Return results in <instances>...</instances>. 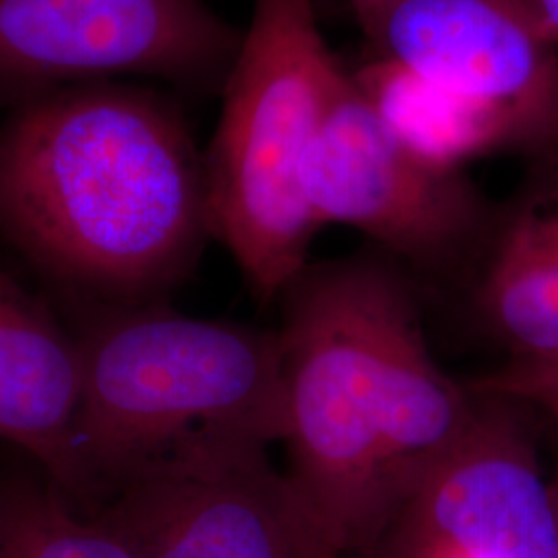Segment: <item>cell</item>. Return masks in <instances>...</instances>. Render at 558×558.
Instances as JSON below:
<instances>
[{
	"label": "cell",
	"mask_w": 558,
	"mask_h": 558,
	"mask_svg": "<svg viewBox=\"0 0 558 558\" xmlns=\"http://www.w3.org/2000/svg\"><path fill=\"white\" fill-rule=\"evenodd\" d=\"M73 458L81 511L147 480L283 440L278 329L119 306L77 339Z\"/></svg>",
	"instance_id": "3957f363"
},
{
	"label": "cell",
	"mask_w": 558,
	"mask_h": 558,
	"mask_svg": "<svg viewBox=\"0 0 558 558\" xmlns=\"http://www.w3.org/2000/svg\"><path fill=\"white\" fill-rule=\"evenodd\" d=\"M550 484H553V499H555L558 518V468H555V472H553V476H550Z\"/></svg>",
	"instance_id": "ac0fdd59"
},
{
	"label": "cell",
	"mask_w": 558,
	"mask_h": 558,
	"mask_svg": "<svg viewBox=\"0 0 558 558\" xmlns=\"http://www.w3.org/2000/svg\"><path fill=\"white\" fill-rule=\"evenodd\" d=\"M0 234L122 306L179 286L211 239L203 151L179 106L122 81L13 106L0 124Z\"/></svg>",
	"instance_id": "7a4b0ae2"
},
{
	"label": "cell",
	"mask_w": 558,
	"mask_h": 558,
	"mask_svg": "<svg viewBox=\"0 0 558 558\" xmlns=\"http://www.w3.org/2000/svg\"><path fill=\"white\" fill-rule=\"evenodd\" d=\"M89 513L140 558H341L269 447L133 484Z\"/></svg>",
	"instance_id": "9c48e42d"
},
{
	"label": "cell",
	"mask_w": 558,
	"mask_h": 558,
	"mask_svg": "<svg viewBox=\"0 0 558 558\" xmlns=\"http://www.w3.org/2000/svg\"><path fill=\"white\" fill-rule=\"evenodd\" d=\"M546 433H550V442H553V449H555V468H558V428H546Z\"/></svg>",
	"instance_id": "e0dca14e"
},
{
	"label": "cell",
	"mask_w": 558,
	"mask_h": 558,
	"mask_svg": "<svg viewBox=\"0 0 558 558\" xmlns=\"http://www.w3.org/2000/svg\"><path fill=\"white\" fill-rule=\"evenodd\" d=\"M278 302L286 474L352 557L456 449L478 396L435 359L418 279L375 246L308 260Z\"/></svg>",
	"instance_id": "6da1fadb"
},
{
	"label": "cell",
	"mask_w": 558,
	"mask_h": 558,
	"mask_svg": "<svg viewBox=\"0 0 558 558\" xmlns=\"http://www.w3.org/2000/svg\"><path fill=\"white\" fill-rule=\"evenodd\" d=\"M0 558H140L106 519L81 511L57 484L0 482Z\"/></svg>",
	"instance_id": "4fadbf2b"
},
{
	"label": "cell",
	"mask_w": 558,
	"mask_h": 558,
	"mask_svg": "<svg viewBox=\"0 0 558 558\" xmlns=\"http://www.w3.org/2000/svg\"><path fill=\"white\" fill-rule=\"evenodd\" d=\"M393 2H398V0H350V7H352L354 17L360 23V21L371 17L373 13H377V11L393 4Z\"/></svg>",
	"instance_id": "2e32d148"
},
{
	"label": "cell",
	"mask_w": 558,
	"mask_h": 558,
	"mask_svg": "<svg viewBox=\"0 0 558 558\" xmlns=\"http://www.w3.org/2000/svg\"><path fill=\"white\" fill-rule=\"evenodd\" d=\"M525 160L465 286L482 331L507 356L558 352V147Z\"/></svg>",
	"instance_id": "30bf717a"
},
{
	"label": "cell",
	"mask_w": 558,
	"mask_h": 558,
	"mask_svg": "<svg viewBox=\"0 0 558 558\" xmlns=\"http://www.w3.org/2000/svg\"><path fill=\"white\" fill-rule=\"evenodd\" d=\"M371 54L499 117L519 154L558 147V48L521 0H398L359 23Z\"/></svg>",
	"instance_id": "ba28073f"
},
{
	"label": "cell",
	"mask_w": 558,
	"mask_h": 558,
	"mask_svg": "<svg viewBox=\"0 0 558 558\" xmlns=\"http://www.w3.org/2000/svg\"><path fill=\"white\" fill-rule=\"evenodd\" d=\"M242 34L205 0H0V106L124 77L220 96Z\"/></svg>",
	"instance_id": "8992f818"
},
{
	"label": "cell",
	"mask_w": 558,
	"mask_h": 558,
	"mask_svg": "<svg viewBox=\"0 0 558 558\" xmlns=\"http://www.w3.org/2000/svg\"><path fill=\"white\" fill-rule=\"evenodd\" d=\"M542 34L558 48V0H521Z\"/></svg>",
	"instance_id": "9a60e30c"
},
{
	"label": "cell",
	"mask_w": 558,
	"mask_h": 558,
	"mask_svg": "<svg viewBox=\"0 0 558 558\" xmlns=\"http://www.w3.org/2000/svg\"><path fill=\"white\" fill-rule=\"evenodd\" d=\"M80 398L77 341L0 267V439L36 459L69 499Z\"/></svg>",
	"instance_id": "8fae6325"
},
{
	"label": "cell",
	"mask_w": 558,
	"mask_h": 558,
	"mask_svg": "<svg viewBox=\"0 0 558 558\" xmlns=\"http://www.w3.org/2000/svg\"><path fill=\"white\" fill-rule=\"evenodd\" d=\"M350 77L389 131L424 160L465 170L480 158L519 154L513 131L499 117L396 60L371 54Z\"/></svg>",
	"instance_id": "7c38bea8"
},
{
	"label": "cell",
	"mask_w": 558,
	"mask_h": 558,
	"mask_svg": "<svg viewBox=\"0 0 558 558\" xmlns=\"http://www.w3.org/2000/svg\"><path fill=\"white\" fill-rule=\"evenodd\" d=\"M304 191L320 228L359 230L420 283L465 288L499 211L465 170L437 166L403 145L350 71L311 147Z\"/></svg>",
	"instance_id": "5b68a950"
},
{
	"label": "cell",
	"mask_w": 558,
	"mask_h": 558,
	"mask_svg": "<svg viewBox=\"0 0 558 558\" xmlns=\"http://www.w3.org/2000/svg\"><path fill=\"white\" fill-rule=\"evenodd\" d=\"M456 449L371 546L345 558H558L553 484L542 470V420L478 393Z\"/></svg>",
	"instance_id": "52a82bcc"
},
{
	"label": "cell",
	"mask_w": 558,
	"mask_h": 558,
	"mask_svg": "<svg viewBox=\"0 0 558 558\" xmlns=\"http://www.w3.org/2000/svg\"><path fill=\"white\" fill-rule=\"evenodd\" d=\"M465 383L472 391L518 401L546 428H558V352L507 356L497 368Z\"/></svg>",
	"instance_id": "5bb4252c"
},
{
	"label": "cell",
	"mask_w": 558,
	"mask_h": 558,
	"mask_svg": "<svg viewBox=\"0 0 558 558\" xmlns=\"http://www.w3.org/2000/svg\"><path fill=\"white\" fill-rule=\"evenodd\" d=\"M345 81L313 0H255L203 172L211 239L265 304L278 302L311 260L320 223L304 166Z\"/></svg>",
	"instance_id": "277c9868"
}]
</instances>
